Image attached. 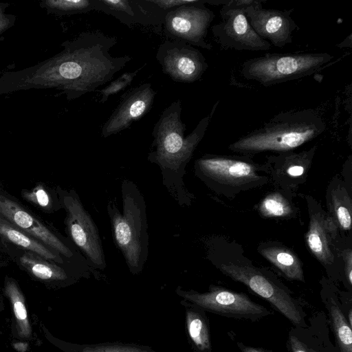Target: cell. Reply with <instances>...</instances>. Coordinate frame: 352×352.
I'll use <instances>...</instances> for the list:
<instances>
[{"label": "cell", "instance_id": "30bf717a", "mask_svg": "<svg viewBox=\"0 0 352 352\" xmlns=\"http://www.w3.org/2000/svg\"><path fill=\"white\" fill-rule=\"evenodd\" d=\"M176 293L199 308L228 318L256 321L272 314L245 294L221 287L211 285L204 293L178 287Z\"/></svg>", "mask_w": 352, "mask_h": 352}, {"label": "cell", "instance_id": "d4e9b609", "mask_svg": "<svg viewBox=\"0 0 352 352\" xmlns=\"http://www.w3.org/2000/svg\"><path fill=\"white\" fill-rule=\"evenodd\" d=\"M186 327L192 344L199 352H211L208 325L204 316L197 311L187 309Z\"/></svg>", "mask_w": 352, "mask_h": 352}, {"label": "cell", "instance_id": "4fadbf2b", "mask_svg": "<svg viewBox=\"0 0 352 352\" xmlns=\"http://www.w3.org/2000/svg\"><path fill=\"white\" fill-rule=\"evenodd\" d=\"M156 59L163 74L177 82H196L201 78L208 67L199 50L180 41L163 42L157 49Z\"/></svg>", "mask_w": 352, "mask_h": 352}, {"label": "cell", "instance_id": "83f0119b", "mask_svg": "<svg viewBox=\"0 0 352 352\" xmlns=\"http://www.w3.org/2000/svg\"><path fill=\"white\" fill-rule=\"evenodd\" d=\"M22 196L29 202L43 209L50 210L52 208V197L41 185L36 186L31 190H23Z\"/></svg>", "mask_w": 352, "mask_h": 352}, {"label": "cell", "instance_id": "603a6c76", "mask_svg": "<svg viewBox=\"0 0 352 352\" xmlns=\"http://www.w3.org/2000/svg\"><path fill=\"white\" fill-rule=\"evenodd\" d=\"M22 254L18 258V263L34 276L42 280L58 279L67 278L65 269L54 262L49 261L41 256L22 249Z\"/></svg>", "mask_w": 352, "mask_h": 352}, {"label": "cell", "instance_id": "d6986e66", "mask_svg": "<svg viewBox=\"0 0 352 352\" xmlns=\"http://www.w3.org/2000/svg\"><path fill=\"white\" fill-rule=\"evenodd\" d=\"M327 213L333 218L338 229H351L352 198L346 184L338 177L329 183L327 190Z\"/></svg>", "mask_w": 352, "mask_h": 352}, {"label": "cell", "instance_id": "836d02e7", "mask_svg": "<svg viewBox=\"0 0 352 352\" xmlns=\"http://www.w3.org/2000/svg\"><path fill=\"white\" fill-rule=\"evenodd\" d=\"M349 325L352 327V310L349 309L348 313V319L346 318Z\"/></svg>", "mask_w": 352, "mask_h": 352}, {"label": "cell", "instance_id": "44dd1931", "mask_svg": "<svg viewBox=\"0 0 352 352\" xmlns=\"http://www.w3.org/2000/svg\"><path fill=\"white\" fill-rule=\"evenodd\" d=\"M0 236L2 239L21 249L32 252L49 261L58 264L78 263L65 260L59 253L16 228L1 217H0Z\"/></svg>", "mask_w": 352, "mask_h": 352}, {"label": "cell", "instance_id": "ba28073f", "mask_svg": "<svg viewBox=\"0 0 352 352\" xmlns=\"http://www.w3.org/2000/svg\"><path fill=\"white\" fill-rule=\"evenodd\" d=\"M60 203L66 211L65 223L72 243L91 269L103 270L106 260L98 228L77 192L58 190Z\"/></svg>", "mask_w": 352, "mask_h": 352}, {"label": "cell", "instance_id": "8992f818", "mask_svg": "<svg viewBox=\"0 0 352 352\" xmlns=\"http://www.w3.org/2000/svg\"><path fill=\"white\" fill-rule=\"evenodd\" d=\"M333 58L327 52L266 53L245 60L241 74L245 79L267 87L312 75Z\"/></svg>", "mask_w": 352, "mask_h": 352}, {"label": "cell", "instance_id": "1f68e13d", "mask_svg": "<svg viewBox=\"0 0 352 352\" xmlns=\"http://www.w3.org/2000/svg\"><path fill=\"white\" fill-rule=\"evenodd\" d=\"M14 311L15 316L21 320H25L27 318V311L24 304L21 301H16L14 304Z\"/></svg>", "mask_w": 352, "mask_h": 352}, {"label": "cell", "instance_id": "f1b7e54d", "mask_svg": "<svg viewBox=\"0 0 352 352\" xmlns=\"http://www.w3.org/2000/svg\"><path fill=\"white\" fill-rule=\"evenodd\" d=\"M82 352H151L140 347L122 344H98L85 347Z\"/></svg>", "mask_w": 352, "mask_h": 352}, {"label": "cell", "instance_id": "7402d4cb", "mask_svg": "<svg viewBox=\"0 0 352 352\" xmlns=\"http://www.w3.org/2000/svg\"><path fill=\"white\" fill-rule=\"evenodd\" d=\"M258 214L265 219H290L296 218L298 210L292 201V196L285 190L267 193L256 206Z\"/></svg>", "mask_w": 352, "mask_h": 352}, {"label": "cell", "instance_id": "52a82bcc", "mask_svg": "<svg viewBox=\"0 0 352 352\" xmlns=\"http://www.w3.org/2000/svg\"><path fill=\"white\" fill-rule=\"evenodd\" d=\"M226 276L267 301L293 324L305 325V312L292 292L273 274L251 264L228 261L217 265Z\"/></svg>", "mask_w": 352, "mask_h": 352}, {"label": "cell", "instance_id": "7a4b0ae2", "mask_svg": "<svg viewBox=\"0 0 352 352\" xmlns=\"http://www.w3.org/2000/svg\"><path fill=\"white\" fill-rule=\"evenodd\" d=\"M219 102L217 101L210 113L201 119L186 136L184 135L186 126L181 119L182 102L179 99L163 111L154 125L153 140L147 159L158 166L162 184L181 207L190 206L195 199L184 181L186 167L203 139Z\"/></svg>", "mask_w": 352, "mask_h": 352}, {"label": "cell", "instance_id": "e0dca14e", "mask_svg": "<svg viewBox=\"0 0 352 352\" xmlns=\"http://www.w3.org/2000/svg\"><path fill=\"white\" fill-rule=\"evenodd\" d=\"M317 149L314 145L300 152L294 151L266 157L270 179L283 190L293 192L307 178Z\"/></svg>", "mask_w": 352, "mask_h": 352}, {"label": "cell", "instance_id": "cb8c5ba5", "mask_svg": "<svg viewBox=\"0 0 352 352\" xmlns=\"http://www.w3.org/2000/svg\"><path fill=\"white\" fill-rule=\"evenodd\" d=\"M327 309L336 343L341 352H352V330L338 304L331 299Z\"/></svg>", "mask_w": 352, "mask_h": 352}, {"label": "cell", "instance_id": "5b68a950", "mask_svg": "<svg viewBox=\"0 0 352 352\" xmlns=\"http://www.w3.org/2000/svg\"><path fill=\"white\" fill-rule=\"evenodd\" d=\"M194 173L211 190L228 198L270 180L266 162L258 164L244 155L205 154L195 161Z\"/></svg>", "mask_w": 352, "mask_h": 352}, {"label": "cell", "instance_id": "484cf974", "mask_svg": "<svg viewBox=\"0 0 352 352\" xmlns=\"http://www.w3.org/2000/svg\"><path fill=\"white\" fill-rule=\"evenodd\" d=\"M43 5L57 14L70 15L89 12L94 10L91 0H47Z\"/></svg>", "mask_w": 352, "mask_h": 352}, {"label": "cell", "instance_id": "ac0fdd59", "mask_svg": "<svg viewBox=\"0 0 352 352\" xmlns=\"http://www.w3.org/2000/svg\"><path fill=\"white\" fill-rule=\"evenodd\" d=\"M258 252L291 280L305 282L302 263L290 248L276 242L261 243Z\"/></svg>", "mask_w": 352, "mask_h": 352}, {"label": "cell", "instance_id": "d6a6232c", "mask_svg": "<svg viewBox=\"0 0 352 352\" xmlns=\"http://www.w3.org/2000/svg\"><path fill=\"white\" fill-rule=\"evenodd\" d=\"M237 346L241 352H274L261 347L247 346L242 342H237Z\"/></svg>", "mask_w": 352, "mask_h": 352}, {"label": "cell", "instance_id": "277c9868", "mask_svg": "<svg viewBox=\"0 0 352 352\" xmlns=\"http://www.w3.org/2000/svg\"><path fill=\"white\" fill-rule=\"evenodd\" d=\"M122 212L113 201L107 206L113 241L133 274L142 272L148 255L146 205L136 184L124 179L121 184Z\"/></svg>", "mask_w": 352, "mask_h": 352}, {"label": "cell", "instance_id": "4dcf8cb0", "mask_svg": "<svg viewBox=\"0 0 352 352\" xmlns=\"http://www.w3.org/2000/svg\"><path fill=\"white\" fill-rule=\"evenodd\" d=\"M342 260L344 261V270L345 276L350 285H352V250L347 248L341 252Z\"/></svg>", "mask_w": 352, "mask_h": 352}, {"label": "cell", "instance_id": "7c38bea8", "mask_svg": "<svg viewBox=\"0 0 352 352\" xmlns=\"http://www.w3.org/2000/svg\"><path fill=\"white\" fill-rule=\"evenodd\" d=\"M0 217L16 228L59 253L65 260L70 262L87 263L85 257L72 243L65 241L17 202L1 194H0Z\"/></svg>", "mask_w": 352, "mask_h": 352}, {"label": "cell", "instance_id": "6da1fadb", "mask_svg": "<svg viewBox=\"0 0 352 352\" xmlns=\"http://www.w3.org/2000/svg\"><path fill=\"white\" fill-rule=\"evenodd\" d=\"M117 42L99 30L82 32L64 42L60 53L28 72L22 82L61 90L69 100L93 92L131 60L129 55L111 56L110 50Z\"/></svg>", "mask_w": 352, "mask_h": 352}, {"label": "cell", "instance_id": "2e32d148", "mask_svg": "<svg viewBox=\"0 0 352 352\" xmlns=\"http://www.w3.org/2000/svg\"><path fill=\"white\" fill-rule=\"evenodd\" d=\"M156 91L150 82L143 83L121 96V100L101 128V135L108 138L130 127L153 107Z\"/></svg>", "mask_w": 352, "mask_h": 352}, {"label": "cell", "instance_id": "e575fe53", "mask_svg": "<svg viewBox=\"0 0 352 352\" xmlns=\"http://www.w3.org/2000/svg\"><path fill=\"white\" fill-rule=\"evenodd\" d=\"M3 15L0 12V30L6 25V21L3 18Z\"/></svg>", "mask_w": 352, "mask_h": 352}, {"label": "cell", "instance_id": "9a60e30c", "mask_svg": "<svg viewBox=\"0 0 352 352\" xmlns=\"http://www.w3.org/2000/svg\"><path fill=\"white\" fill-rule=\"evenodd\" d=\"M309 213L305 242L309 252L324 266L333 264L338 228L333 218L311 195H305Z\"/></svg>", "mask_w": 352, "mask_h": 352}, {"label": "cell", "instance_id": "8fae6325", "mask_svg": "<svg viewBox=\"0 0 352 352\" xmlns=\"http://www.w3.org/2000/svg\"><path fill=\"white\" fill-rule=\"evenodd\" d=\"M205 3L206 0H197L194 3L169 12L162 26L166 37L168 40L180 41L194 47L211 50L212 45L206 38L215 15Z\"/></svg>", "mask_w": 352, "mask_h": 352}, {"label": "cell", "instance_id": "ffe728a7", "mask_svg": "<svg viewBox=\"0 0 352 352\" xmlns=\"http://www.w3.org/2000/svg\"><path fill=\"white\" fill-rule=\"evenodd\" d=\"M94 10L111 15L131 27L135 24L151 25V22L138 0H91Z\"/></svg>", "mask_w": 352, "mask_h": 352}, {"label": "cell", "instance_id": "5bb4252c", "mask_svg": "<svg viewBox=\"0 0 352 352\" xmlns=\"http://www.w3.org/2000/svg\"><path fill=\"white\" fill-rule=\"evenodd\" d=\"M263 0H254L245 14L255 32L271 45L280 48L293 42L294 32L299 26L293 19L292 10L267 9Z\"/></svg>", "mask_w": 352, "mask_h": 352}, {"label": "cell", "instance_id": "f546056e", "mask_svg": "<svg viewBox=\"0 0 352 352\" xmlns=\"http://www.w3.org/2000/svg\"><path fill=\"white\" fill-rule=\"evenodd\" d=\"M287 345L288 352H316L292 334L289 335Z\"/></svg>", "mask_w": 352, "mask_h": 352}, {"label": "cell", "instance_id": "9c48e42d", "mask_svg": "<svg viewBox=\"0 0 352 352\" xmlns=\"http://www.w3.org/2000/svg\"><path fill=\"white\" fill-rule=\"evenodd\" d=\"M254 0H230L222 5L221 21L211 27L215 41L221 49L259 52L272 48L253 30L246 17L245 10Z\"/></svg>", "mask_w": 352, "mask_h": 352}, {"label": "cell", "instance_id": "4316f807", "mask_svg": "<svg viewBox=\"0 0 352 352\" xmlns=\"http://www.w3.org/2000/svg\"><path fill=\"white\" fill-rule=\"evenodd\" d=\"M143 67L144 66H142L133 72H124L116 80L111 81L107 87L99 90L101 94L100 102L104 103L111 96L118 94L129 86Z\"/></svg>", "mask_w": 352, "mask_h": 352}, {"label": "cell", "instance_id": "3957f363", "mask_svg": "<svg viewBox=\"0 0 352 352\" xmlns=\"http://www.w3.org/2000/svg\"><path fill=\"white\" fill-rule=\"evenodd\" d=\"M326 129L318 111L313 109L279 113L263 125L230 144L228 149L240 155L292 151L314 140Z\"/></svg>", "mask_w": 352, "mask_h": 352}]
</instances>
